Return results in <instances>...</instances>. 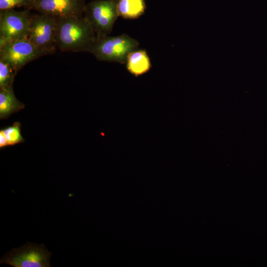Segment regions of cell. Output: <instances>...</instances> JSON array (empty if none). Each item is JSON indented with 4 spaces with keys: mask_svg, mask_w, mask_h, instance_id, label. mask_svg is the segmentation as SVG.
<instances>
[{
    "mask_svg": "<svg viewBox=\"0 0 267 267\" xmlns=\"http://www.w3.org/2000/svg\"><path fill=\"white\" fill-rule=\"evenodd\" d=\"M145 8L144 0H118L119 16L126 19L138 18L144 14Z\"/></svg>",
    "mask_w": 267,
    "mask_h": 267,
    "instance_id": "11",
    "label": "cell"
},
{
    "mask_svg": "<svg viewBox=\"0 0 267 267\" xmlns=\"http://www.w3.org/2000/svg\"><path fill=\"white\" fill-rule=\"evenodd\" d=\"M17 72L9 63L0 59V88L13 87Z\"/></svg>",
    "mask_w": 267,
    "mask_h": 267,
    "instance_id": "13",
    "label": "cell"
},
{
    "mask_svg": "<svg viewBox=\"0 0 267 267\" xmlns=\"http://www.w3.org/2000/svg\"><path fill=\"white\" fill-rule=\"evenodd\" d=\"M118 0H95L85 6L84 16L91 24L97 39L108 36L119 16Z\"/></svg>",
    "mask_w": 267,
    "mask_h": 267,
    "instance_id": "3",
    "label": "cell"
},
{
    "mask_svg": "<svg viewBox=\"0 0 267 267\" xmlns=\"http://www.w3.org/2000/svg\"><path fill=\"white\" fill-rule=\"evenodd\" d=\"M55 17L46 14H31L28 38L45 55L53 54L57 49Z\"/></svg>",
    "mask_w": 267,
    "mask_h": 267,
    "instance_id": "4",
    "label": "cell"
},
{
    "mask_svg": "<svg viewBox=\"0 0 267 267\" xmlns=\"http://www.w3.org/2000/svg\"><path fill=\"white\" fill-rule=\"evenodd\" d=\"M25 105L16 97L13 87L0 88V119H7L23 109Z\"/></svg>",
    "mask_w": 267,
    "mask_h": 267,
    "instance_id": "10",
    "label": "cell"
},
{
    "mask_svg": "<svg viewBox=\"0 0 267 267\" xmlns=\"http://www.w3.org/2000/svg\"><path fill=\"white\" fill-rule=\"evenodd\" d=\"M44 55L28 38L0 45V59L9 63L18 72L27 63Z\"/></svg>",
    "mask_w": 267,
    "mask_h": 267,
    "instance_id": "7",
    "label": "cell"
},
{
    "mask_svg": "<svg viewBox=\"0 0 267 267\" xmlns=\"http://www.w3.org/2000/svg\"><path fill=\"white\" fill-rule=\"evenodd\" d=\"M34 1L35 0H0V10L12 9L20 7L31 10Z\"/></svg>",
    "mask_w": 267,
    "mask_h": 267,
    "instance_id": "14",
    "label": "cell"
},
{
    "mask_svg": "<svg viewBox=\"0 0 267 267\" xmlns=\"http://www.w3.org/2000/svg\"><path fill=\"white\" fill-rule=\"evenodd\" d=\"M85 0H35L32 9L55 17L83 16Z\"/></svg>",
    "mask_w": 267,
    "mask_h": 267,
    "instance_id": "8",
    "label": "cell"
},
{
    "mask_svg": "<svg viewBox=\"0 0 267 267\" xmlns=\"http://www.w3.org/2000/svg\"><path fill=\"white\" fill-rule=\"evenodd\" d=\"M51 255L44 245L27 242L7 253L0 263L13 267H49Z\"/></svg>",
    "mask_w": 267,
    "mask_h": 267,
    "instance_id": "5",
    "label": "cell"
},
{
    "mask_svg": "<svg viewBox=\"0 0 267 267\" xmlns=\"http://www.w3.org/2000/svg\"><path fill=\"white\" fill-rule=\"evenodd\" d=\"M24 141V139L21 134V124L18 122L0 130V149Z\"/></svg>",
    "mask_w": 267,
    "mask_h": 267,
    "instance_id": "12",
    "label": "cell"
},
{
    "mask_svg": "<svg viewBox=\"0 0 267 267\" xmlns=\"http://www.w3.org/2000/svg\"><path fill=\"white\" fill-rule=\"evenodd\" d=\"M137 40L126 34L117 36H106L96 40L88 52L101 61L126 64L128 54L138 48Z\"/></svg>",
    "mask_w": 267,
    "mask_h": 267,
    "instance_id": "2",
    "label": "cell"
},
{
    "mask_svg": "<svg viewBox=\"0 0 267 267\" xmlns=\"http://www.w3.org/2000/svg\"><path fill=\"white\" fill-rule=\"evenodd\" d=\"M126 64L128 72L135 77L146 73L151 67L146 51L141 49L131 52L127 56Z\"/></svg>",
    "mask_w": 267,
    "mask_h": 267,
    "instance_id": "9",
    "label": "cell"
},
{
    "mask_svg": "<svg viewBox=\"0 0 267 267\" xmlns=\"http://www.w3.org/2000/svg\"><path fill=\"white\" fill-rule=\"evenodd\" d=\"M55 19L56 44L60 50L88 52L96 41L95 33L84 15Z\"/></svg>",
    "mask_w": 267,
    "mask_h": 267,
    "instance_id": "1",
    "label": "cell"
},
{
    "mask_svg": "<svg viewBox=\"0 0 267 267\" xmlns=\"http://www.w3.org/2000/svg\"><path fill=\"white\" fill-rule=\"evenodd\" d=\"M31 15L28 9L0 10V45L28 38Z\"/></svg>",
    "mask_w": 267,
    "mask_h": 267,
    "instance_id": "6",
    "label": "cell"
}]
</instances>
